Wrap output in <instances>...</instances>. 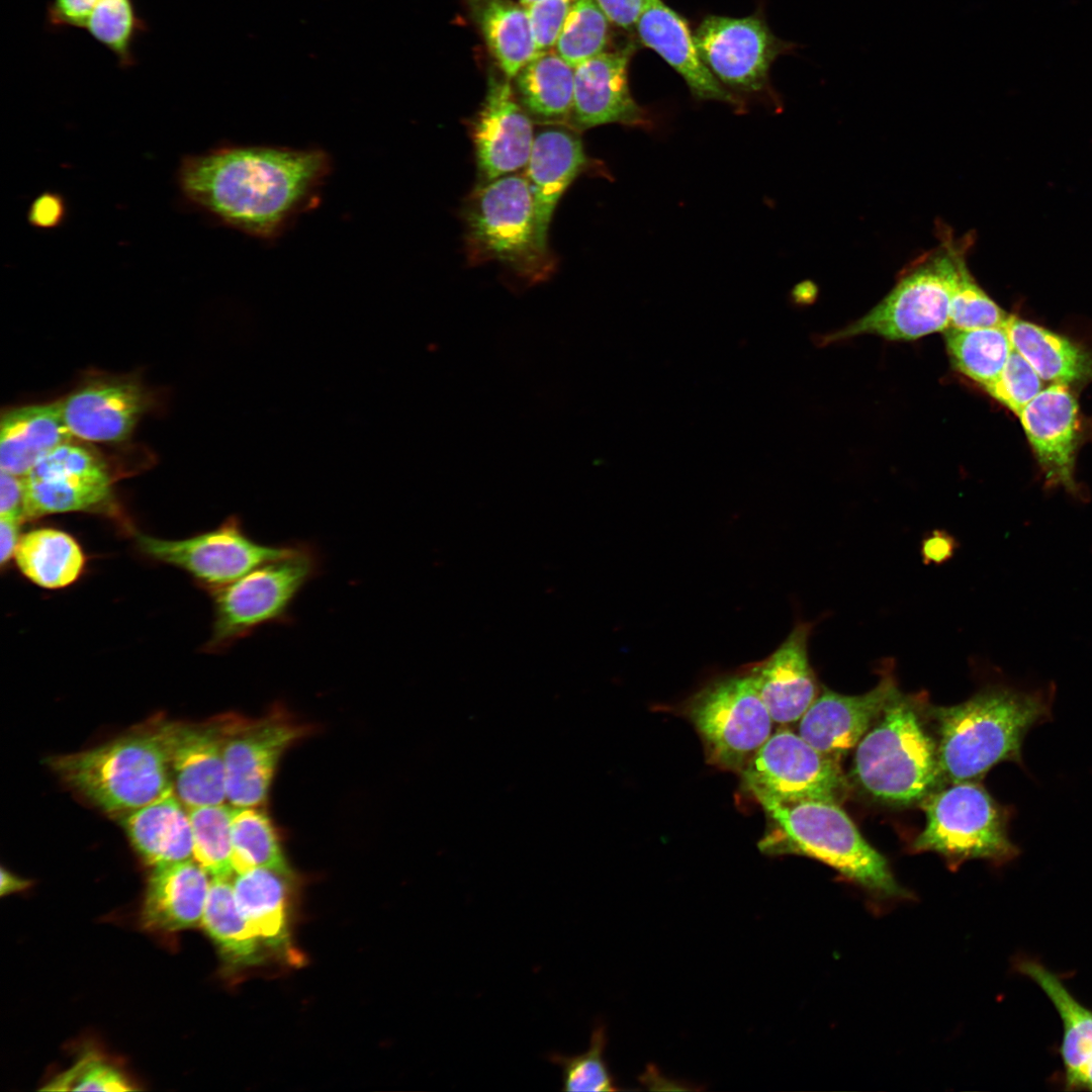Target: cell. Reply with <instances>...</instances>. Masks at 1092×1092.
I'll use <instances>...</instances> for the list:
<instances>
[{
    "label": "cell",
    "mask_w": 1092,
    "mask_h": 1092,
    "mask_svg": "<svg viewBox=\"0 0 1092 1092\" xmlns=\"http://www.w3.org/2000/svg\"><path fill=\"white\" fill-rule=\"evenodd\" d=\"M812 623L800 622L767 657L745 668L774 722L801 719L818 697V681L808 646Z\"/></svg>",
    "instance_id": "7402d4cb"
},
{
    "label": "cell",
    "mask_w": 1092,
    "mask_h": 1092,
    "mask_svg": "<svg viewBox=\"0 0 1092 1092\" xmlns=\"http://www.w3.org/2000/svg\"><path fill=\"white\" fill-rule=\"evenodd\" d=\"M147 556L184 569L212 594L256 567L293 553L298 542L264 544L252 538L233 516L213 530L181 540L136 535Z\"/></svg>",
    "instance_id": "7c38bea8"
},
{
    "label": "cell",
    "mask_w": 1092,
    "mask_h": 1092,
    "mask_svg": "<svg viewBox=\"0 0 1092 1092\" xmlns=\"http://www.w3.org/2000/svg\"><path fill=\"white\" fill-rule=\"evenodd\" d=\"M1012 347L1043 381L1071 384L1092 380V354L1069 339L1014 315L1004 325Z\"/></svg>",
    "instance_id": "f546056e"
},
{
    "label": "cell",
    "mask_w": 1092,
    "mask_h": 1092,
    "mask_svg": "<svg viewBox=\"0 0 1092 1092\" xmlns=\"http://www.w3.org/2000/svg\"><path fill=\"white\" fill-rule=\"evenodd\" d=\"M259 807H233L231 837L234 871L240 874L255 868H266L290 878L291 870L279 837L270 818Z\"/></svg>",
    "instance_id": "d590c367"
},
{
    "label": "cell",
    "mask_w": 1092,
    "mask_h": 1092,
    "mask_svg": "<svg viewBox=\"0 0 1092 1092\" xmlns=\"http://www.w3.org/2000/svg\"><path fill=\"white\" fill-rule=\"evenodd\" d=\"M333 170L322 148L223 145L183 157L177 171L187 202L229 228L273 241L315 208Z\"/></svg>",
    "instance_id": "6da1fadb"
},
{
    "label": "cell",
    "mask_w": 1092,
    "mask_h": 1092,
    "mask_svg": "<svg viewBox=\"0 0 1092 1092\" xmlns=\"http://www.w3.org/2000/svg\"><path fill=\"white\" fill-rule=\"evenodd\" d=\"M1046 487L1080 496L1075 479L1078 404L1067 384L1052 383L1018 414Z\"/></svg>",
    "instance_id": "d6986e66"
},
{
    "label": "cell",
    "mask_w": 1092,
    "mask_h": 1092,
    "mask_svg": "<svg viewBox=\"0 0 1092 1092\" xmlns=\"http://www.w3.org/2000/svg\"><path fill=\"white\" fill-rule=\"evenodd\" d=\"M513 79L515 94L529 115L547 122L570 119L574 68L554 50L538 53Z\"/></svg>",
    "instance_id": "4dcf8cb0"
},
{
    "label": "cell",
    "mask_w": 1092,
    "mask_h": 1092,
    "mask_svg": "<svg viewBox=\"0 0 1092 1092\" xmlns=\"http://www.w3.org/2000/svg\"><path fill=\"white\" fill-rule=\"evenodd\" d=\"M287 879L275 871L255 868L238 874L233 889L237 904L260 940L286 946Z\"/></svg>",
    "instance_id": "d6a6232c"
},
{
    "label": "cell",
    "mask_w": 1092,
    "mask_h": 1092,
    "mask_svg": "<svg viewBox=\"0 0 1092 1092\" xmlns=\"http://www.w3.org/2000/svg\"><path fill=\"white\" fill-rule=\"evenodd\" d=\"M1008 316L976 282L964 258L951 292L949 328L973 330L1002 327Z\"/></svg>",
    "instance_id": "60d3db41"
},
{
    "label": "cell",
    "mask_w": 1092,
    "mask_h": 1092,
    "mask_svg": "<svg viewBox=\"0 0 1092 1092\" xmlns=\"http://www.w3.org/2000/svg\"><path fill=\"white\" fill-rule=\"evenodd\" d=\"M24 477L1 470L0 517L24 519Z\"/></svg>",
    "instance_id": "7dc6e473"
},
{
    "label": "cell",
    "mask_w": 1092,
    "mask_h": 1092,
    "mask_svg": "<svg viewBox=\"0 0 1092 1092\" xmlns=\"http://www.w3.org/2000/svg\"><path fill=\"white\" fill-rule=\"evenodd\" d=\"M509 78L490 74L483 102L470 121L477 170L488 183L526 168L535 140L532 119Z\"/></svg>",
    "instance_id": "2e32d148"
},
{
    "label": "cell",
    "mask_w": 1092,
    "mask_h": 1092,
    "mask_svg": "<svg viewBox=\"0 0 1092 1092\" xmlns=\"http://www.w3.org/2000/svg\"><path fill=\"white\" fill-rule=\"evenodd\" d=\"M172 793L124 814L122 826L144 860L153 867L193 857L188 809Z\"/></svg>",
    "instance_id": "83f0119b"
},
{
    "label": "cell",
    "mask_w": 1092,
    "mask_h": 1092,
    "mask_svg": "<svg viewBox=\"0 0 1092 1092\" xmlns=\"http://www.w3.org/2000/svg\"><path fill=\"white\" fill-rule=\"evenodd\" d=\"M29 885H30L29 881L20 879L19 877L13 875L12 873H10V872H8V871H6V870H4L2 868V870H1V886H0V893H1L2 896L6 895V894L13 893V892L24 890Z\"/></svg>",
    "instance_id": "816d5d0a"
},
{
    "label": "cell",
    "mask_w": 1092,
    "mask_h": 1092,
    "mask_svg": "<svg viewBox=\"0 0 1092 1092\" xmlns=\"http://www.w3.org/2000/svg\"><path fill=\"white\" fill-rule=\"evenodd\" d=\"M464 221L471 264L496 262L524 287L545 282L554 273L556 261L540 241L526 175L509 174L476 188Z\"/></svg>",
    "instance_id": "8992f818"
},
{
    "label": "cell",
    "mask_w": 1092,
    "mask_h": 1092,
    "mask_svg": "<svg viewBox=\"0 0 1092 1092\" xmlns=\"http://www.w3.org/2000/svg\"><path fill=\"white\" fill-rule=\"evenodd\" d=\"M174 791L187 807L222 804L226 799L223 717L205 725L165 723Z\"/></svg>",
    "instance_id": "ffe728a7"
},
{
    "label": "cell",
    "mask_w": 1092,
    "mask_h": 1092,
    "mask_svg": "<svg viewBox=\"0 0 1092 1092\" xmlns=\"http://www.w3.org/2000/svg\"><path fill=\"white\" fill-rule=\"evenodd\" d=\"M153 403L140 381L123 377L90 380L61 399L73 437L105 443L126 440Z\"/></svg>",
    "instance_id": "ac0fdd59"
},
{
    "label": "cell",
    "mask_w": 1092,
    "mask_h": 1092,
    "mask_svg": "<svg viewBox=\"0 0 1092 1092\" xmlns=\"http://www.w3.org/2000/svg\"><path fill=\"white\" fill-rule=\"evenodd\" d=\"M944 238L939 247L913 263L875 307L821 339L823 344L869 334L910 341L948 329L951 292L966 250L949 235Z\"/></svg>",
    "instance_id": "52a82bcc"
},
{
    "label": "cell",
    "mask_w": 1092,
    "mask_h": 1092,
    "mask_svg": "<svg viewBox=\"0 0 1092 1092\" xmlns=\"http://www.w3.org/2000/svg\"><path fill=\"white\" fill-rule=\"evenodd\" d=\"M99 0H52L48 7V20L55 27L85 28L91 12Z\"/></svg>",
    "instance_id": "f6af8a7d"
},
{
    "label": "cell",
    "mask_w": 1092,
    "mask_h": 1092,
    "mask_svg": "<svg viewBox=\"0 0 1092 1092\" xmlns=\"http://www.w3.org/2000/svg\"><path fill=\"white\" fill-rule=\"evenodd\" d=\"M1042 381L1033 367L1013 349L998 378L985 389L1018 416L1043 389Z\"/></svg>",
    "instance_id": "7bdbcfd3"
},
{
    "label": "cell",
    "mask_w": 1092,
    "mask_h": 1092,
    "mask_svg": "<svg viewBox=\"0 0 1092 1092\" xmlns=\"http://www.w3.org/2000/svg\"><path fill=\"white\" fill-rule=\"evenodd\" d=\"M699 55L726 88L759 93L772 63L794 44L778 38L759 15L706 16L694 33Z\"/></svg>",
    "instance_id": "5bb4252c"
},
{
    "label": "cell",
    "mask_w": 1092,
    "mask_h": 1092,
    "mask_svg": "<svg viewBox=\"0 0 1092 1092\" xmlns=\"http://www.w3.org/2000/svg\"><path fill=\"white\" fill-rule=\"evenodd\" d=\"M774 829L759 847L769 854L815 858L862 888L873 899L907 898L887 859L860 834L838 804L826 801L761 805Z\"/></svg>",
    "instance_id": "3957f363"
},
{
    "label": "cell",
    "mask_w": 1092,
    "mask_h": 1092,
    "mask_svg": "<svg viewBox=\"0 0 1092 1092\" xmlns=\"http://www.w3.org/2000/svg\"><path fill=\"white\" fill-rule=\"evenodd\" d=\"M48 763L64 783L109 813L127 814L175 793L159 727L56 755Z\"/></svg>",
    "instance_id": "277c9868"
},
{
    "label": "cell",
    "mask_w": 1092,
    "mask_h": 1092,
    "mask_svg": "<svg viewBox=\"0 0 1092 1092\" xmlns=\"http://www.w3.org/2000/svg\"><path fill=\"white\" fill-rule=\"evenodd\" d=\"M85 29L116 57L121 67L134 63L132 46L144 23L132 0H99Z\"/></svg>",
    "instance_id": "f35d334b"
},
{
    "label": "cell",
    "mask_w": 1092,
    "mask_h": 1092,
    "mask_svg": "<svg viewBox=\"0 0 1092 1092\" xmlns=\"http://www.w3.org/2000/svg\"><path fill=\"white\" fill-rule=\"evenodd\" d=\"M959 542L948 532L935 529L921 541L920 553L925 565H940L953 557Z\"/></svg>",
    "instance_id": "681fc988"
},
{
    "label": "cell",
    "mask_w": 1092,
    "mask_h": 1092,
    "mask_svg": "<svg viewBox=\"0 0 1092 1092\" xmlns=\"http://www.w3.org/2000/svg\"><path fill=\"white\" fill-rule=\"evenodd\" d=\"M24 519L112 511L113 478L105 461L72 440L42 457L24 477Z\"/></svg>",
    "instance_id": "9a60e30c"
},
{
    "label": "cell",
    "mask_w": 1092,
    "mask_h": 1092,
    "mask_svg": "<svg viewBox=\"0 0 1092 1092\" xmlns=\"http://www.w3.org/2000/svg\"><path fill=\"white\" fill-rule=\"evenodd\" d=\"M1056 687L988 686L969 700L931 710L942 782H973L1002 761L1022 763L1027 732L1052 715Z\"/></svg>",
    "instance_id": "7a4b0ae2"
},
{
    "label": "cell",
    "mask_w": 1092,
    "mask_h": 1092,
    "mask_svg": "<svg viewBox=\"0 0 1092 1092\" xmlns=\"http://www.w3.org/2000/svg\"><path fill=\"white\" fill-rule=\"evenodd\" d=\"M635 31L642 44L680 75L694 98L742 106V101L702 61L686 20L662 0H648Z\"/></svg>",
    "instance_id": "603a6c76"
},
{
    "label": "cell",
    "mask_w": 1092,
    "mask_h": 1092,
    "mask_svg": "<svg viewBox=\"0 0 1092 1092\" xmlns=\"http://www.w3.org/2000/svg\"><path fill=\"white\" fill-rule=\"evenodd\" d=\"M51 1091H129L126 1076L102 1058L88 1054L42 1088Z\"/></svg>",
    "instance_id": "b9f144b4"
},
{
    "label": "cell",
    "mask_w": 1092,
    "mask_h": 1092,
    "mask_svg": "<svg viewBox=\"0 0 1092 1092\" xmlns=\"http://www.w3.org/2000/svg\"><path fill=\"white\" fill-rule=\"evenodd\" d=\"M311 727L275 706L257 719L223 717V760L226 800L233 807H256L266 802L283 753L307 736Z\"/></svg>",
    "instance_id": "4fadbf2b"
},
{
    "label": "cell",
    "mask_w": 1092,
    "mask_h": 1092,
    "mask_svg": "<svg viewBox=\"0 0 1092 1092\" xmlns=\"http://www.w3.org/2000/svg\"><path fill=\"white\" fill-rule=\"evenodd\" d=\"M944 340L953 368L983 388L998 378L1013 350L1004 326L973 330L948 328Z\"/></svg>",
    "instance_id": "e575fe53"
},
{
    "label": "cell",
    "mask_w": 1092,
    "mask_h": 1092,
    "mask_svg": "<svg viewBox=\"0 0 1092 1092\" xmlns=\"http://www.w3.org/2000/svg\"><path fill=\"white\" fill-rule=\"evenodd\" d=\"M740 776L746 792L760 805L800 801L838 804L848 790L839 759L786 729L769 736Z\"/></svg>",
    "instance_id": "8fae6325"
},
{
    "label": "cell",
    "mask_w": 1092,
    "mask_h": 1092,
    "mask_svg": "<svg viewBox=\"0 0 1092 1092\" xmlns=\"http://www.w3.org/2000/svg\"><path fill=\"white\" fill-rule=\"evenodd\" d=\"M685 712L708 760L729 771L740 774L772 734L774 720L745 670L710 680Z\"/></svg>",
    "instance_id": "30bf717a"
},
{
    "label": "cell",
    "mask_w": 1092,
    "mask_h": 1092,
    "mask_svg": "<svg viewBox=\"0 0 1092 1092\" xmlns=\"http://www.w3.org/2000/svg\"><path fill=\"white\" fill-rule=\"evenodd\" d=\"M208 876L192 858L154 867L142 908L144 927L174 932L200 924L211 882Z\"/></svg>",
    "instance_id": "484cf974"
},
{
    "label": "cell",
    "mask_w": 1092,
    "mask_h": 1092,
    "mask_svg": "<svg viewBox=\"0 0 1092 1092\" xmlns=\"http://www.w3.org/2000/svg\"><path fill=\"white\" fill-rule=\"evenodd\" d=\"M580 138L558 126L539 130L526 166L532 191L538 235L548 245L549 225L561 196L589 166Z\"/></svg>",
    "instance_id": "cb8c5ba5"
},
{
    "label": "cell",
    "mask_w": 1092,
    "mask_h": 1092,
    "mask_svg": "<svg viewBox=\"0 0 1092 1092\" xmlns=\"http://www.w3.org/2000/svg\"><path fill=\"white\" fill-rule=\"evenodd\" d=\"M14 557L30 581L50 589L73 583L85 565L79 543L70 534L54 528H38L21 536Z\"/></svg>",
    "instance_id": "1f68e13d"
},
{
    "label": "cell",
    "mask_w": 1092,
    "mask_h": 1092,
    "mask_svg": "<svg viewBox=\"0 0 1092 1092\" xmlns=\"http://www.w3.org/2000/svg\"><path fill=\"white\" fill-rule=\"evenodd\" d=\"M502 73L513 79L538 55L527 8L514 0H464Z\"/></svg>",
    "instance_id": "f1b7e54d"
},
{
    "label": "cell",
    "mask_w": 1092,
    "mask_h": 1092,
    "mask_svg": "<svg viewBox=\"0 0 1092 1092\" xmlns=\"http://www.w3.org/2000/svg\"><path fill=\"white\" fill-rule=\"evenodd\" d=\"M572 2L536 0L526 7L539 53L553 50Z\"/></svg>",
    "instance_id": "ee69618b"
},
{
    "label": "cell",
    "mask_w": 1092,
    "mask_h": 1092,
    "mask_svg": "<svg viewBox=\"0 0 1092 1092\" xmlns=\"http://www.w3.org/2000/svg\"><path fill=\"white\" fill-rule=\"evenodd\" d=\"M606 1045V1030L599 1024L594 1028L589 1046L584 1053L573 1056L550 1053L547 1056V1060L561 1070L563 1091H614L618 1089L604 1058Z\"/></svg>",
    "instance_id": "ab89813d"
},
{
    "label": "cell",
    "mask_w": 1092,
    "mask_h": 1092,
    "mask_svg": "<svg viewBox=\"0 0 1092 1092\" xmlns=\"http://www.w3.org/2000/svg\"><path fill=\"white\" fill-rule=\"evenodd\" d=\"M610 22L622 29L635 30L648 0H596Z\"/></svg>",
    "instance_id": "c3c4849f"
},
{
    "label": "cell",
    "mask_w": 1092,
    "mask_h": 1092,
    "mask_svg": "<svg viewBox=\"0 0 1092 1092\" xmlns=\"http://www.w3.org/2000/svg\"><path fill=\"white\" fill-rule=\"evenodd\" d=\"M21 519L0 517V561L4 567L14 556L19 537Z\"/></svg>",
    "instance_id": "f907efd6"
},
{
    "label": "cell",
    "mask_w": 1092,
    "mask_h": 1092,
    "mask_svg": "<svg viewBox=\"0 0 1092 1092\" xmlns=\"http://www.w3.org/2000/svg\"><path fill=\"white\" fill-rule=\"evenodd\" d=\"M535 1H536V0H519V2H520V3L522 4V5H524L525 7L529 6L530 4H532V3H533V2H535Z\"/></svg>",
    "instance_id": "f5cc1de1"
},
{
    "label": "cell",
    "mask_w": 1092,
    "mask_h": 1092,
    "mask_svg": "<svg viewBox=\"0 0 1092 1092\" xmlns=\"http://www.w3.org/2000/svg\"><path fill=\"white\" fill-rule=\"evenodd\" d=\"M233 806L224 803L188 808L193 833V859L212 878L229 879L232 861Z\"/></svg>",
    "instance_id": "8d00e7d4"
},
{
    "label": "cell",
    "mask_w": 1092,
    "mask_h": 1092,
    "mask_svg": "<svg viewBox=\"0 0 1092 1092\" xmlns=\"http://www.w3.org/2000/svg\"><path fill=\"white\" fill-rule=\"evenodd\" d=\"M234 965H251L259 961V937L237 904L233 885L225 878H212L201 922Z\"/></svg>",
    "instance_id": "836d02e7"
},
{
    "label": "cell",
    "mask_w": 1092,
    "mask_h": 1092,
    "mask_svg": "<svg viewBox=\"0 0 1092 1092\" xmlns=\"http://www.w3.org/2000/svg\"><path fill=\"white\" fill-rule=\"evenodd\" d=\"M66 215L64 198L54 192L39 194L30 204L27 218L31 225L53 229L62 223Z\"/></svg>",
    "instance_id": "bcb514c9"
},
{
    "label": "cell",
    "mask_w": 1092,
    "mask_h": 1092,
    "mask_svg": "<svg viewBox=\"0 0 1092 1092\" xmlns=\"http://www.w3.org/2000/svg\"><path fill=\"white\" fill-rule=\"evenodd\" d=\"M636 48L629 41L574 68L570 120L576 128L611 123L645 129L653 126L650 114L635 101L629 87L628 69Z\"/></svg>",
    "instance_id": "e0dca14e"
},
{
    "label": "cell",
    "mask_w": 1092,
    "mask_h": 1092,
    "mask_svg": "<svg viewBox=\"0 0 1092 1092\" xmlns=\"http://www.w3.org/2000/svg\"><path fill=\"white\" fill-rule=\"evenodd\" d=\"M72 438L61 400L9 410L1 417L0 469L25 477L42 457Z\"/></svg>",
    "instance_id": "4316f807"
},
{
    "label": "cell",
    "mask_w": 1092,
    "mask_h": 1092,
    "mask_svg": "<svg viewBox=\"0 0 1092 1092\" xmlns=\"http://www.w3.org/2000/svg\"><path fill=\"white\" fill-rule=\"evenodd\" d=\"M610 23L596 0H573L553 50L575 68L607 51Z\"/></svg>",
    "instance_id": "74e56055"
},
{
    "label": "cell",
    "mask_w": 1092,
    "mask_h": 1092,
    "mask_svg": "<svg viewBox=\"0 0 1092 1092\" xmlns=\"http://www.w3.org/2000/svg\"><path fill=\"white\" fill-rule=\"evenodd\" d=\"M1015 969L1043 991L1061 1018L1059 1055L1064 1089L1092 1091V1009L1082 1004L1061 978L1040 962L1020 958Z\"/></svg>",
    "instance_id": "d4e9b609"
},
{
    "label": "cell",
    "mask_w": 1092,
    "mask_h": 1092,
    "mask_svg": "<svg viewBox=\"0 0 1092 1092\" xmlns=\"http://www.w3.org/2000/svg\"><path fill=\"white\" fill-rule=\"evenodd\" d=\"M898 692L890 674L861 695L824 690L801 717L799 734L820 752L839 759L860 741Z\"/></svg>",
    "instance_id": "44dd1931"
},
{
    "label": "cell",
    "mask_w": 1092,
    "mask_h": 1092,
    "mask_svg": "<svg viewBox=\"0 0 1092 1092\" xmlns=\"http://www.w3.org/2000/svg\"><path fill=\"white\" fill-rule=\"evenodd\" d=\"M851 776L867 795L894 805L921 802L942 782L936 741L914 700L892 698L857 743Z\"/></svg>",
    "instance_id": "5b68a950"
},
{
    "label": "cell",
    "mask_w": 1092,
    "mask_h": 1092,
    "mask_svg": "<svg viewBox=\"0 0 1092 1092\" xmlns=\"http://www.w3.org/2000/svg\"><path fill=\"white\" fill-rule=\"evenodd\" d=\"M926 824L913 842L952 864L967 859L1005 863L1018 855L1008 832L1009 813L980 785L954 783L921 801Z\"/></svg>",
    "instance_id": "9c48e42d"
},
{
    "label": "cell",
    "mask_w": 1092,
    "mask_h": 1092,
    "mask_svg": "<svg viewBox=\"0 0 1092 1092\" xmlns=\"http://www.w3.org/2000/svg\"><path fill=\"white\" fill-rule=\"evenodd\" d=\"M321 571L322 557L314 545L298 542L288 556L266 562L214 592L212 632L204 647L220 651L263 626L291 622L293 602Z\"/></svg>",
    "instance_id": "ba28073f"
}]
</instances>
